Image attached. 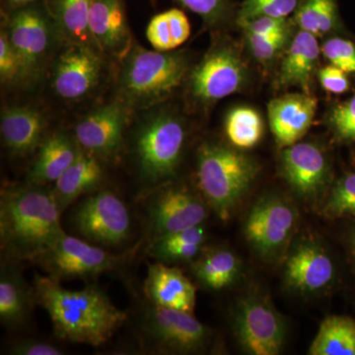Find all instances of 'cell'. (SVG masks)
<instances>
[{
    "instance_id": "d4e9b609",
    "label": "cell",
    "mask_w": 355,
    "mask_h": 355,
    "mask_svg": "<svg viewBox=\"0 0 355 355\" xmlns=\"http://www.w3.org/2000/svg\"><path fill=\"white\" fill-rule=\"evenodd\" d=\"M320 48L316 36L302 31L294 37L280 69L282 85L300 86L307 91L319 60Z\"/></svg>"
},
{
    "instance_id": "7c38bea8",
    "label": "cell",
    "mask_w": 355,
    "mask_h": 355,
    "mask_svg": "<svg viewBox=\"0 0 355 355\" xmlns=\"http://www.w3.org/2000/svg\"><path fill=\"white\" fill-rule=\"evenodd\" d=\"M207 217L205 202L181 187H166L154 193L147 207V219L153 241L202 225Z\"/></svg>"
},
{
    "instance_id": "f546056e",
    "label": "cell",
    "mask_w": 355,
    "mask_h": 355,
    "mask_svg": "<svg viewBox=\"0 0 355 355\" xmlns=\"http://www.w3.org/2000/svg\"><path fill=\"white\" fill-rule=\"evenodd\" d=\"M225 132L233 146L242 149L252 148L263 137V120L254 110L239 107L229 113Z\"/></svg>"
},
{
    "instance_id": "d6986e66",
    "label": "cell",
    "mask_w": 355,
    "mask_h": 355,
    "mask_svg": "<svg viewBox=\"0 0 355 355\" xmlns=\"http://www.w3.org/2000/svg\"><path fill=\"white\" fill-rule=\"evenodd\" d=\"M284 177L302 197L316 196L326 184L328 164L321 149L312 144H295L282 153Z\"/></svg>"
},
{
    "instance_id": "52a82bcc",
    "label": "cell",
    "mask_w": 355,
    "mask_h": 355,
    "mask_svg": "<svg viewBox=\"0 0 355 355\" xmlns=\"http://www.w3.org/2000/svg\"><path fill=\"white\" fill-rule=\"evenodd\" d=\"M144 342L160 354H195L209 345L210 331L193 314L150 303L141 320Z\"/></svg>"
},
{
    "instance_id": "ba28073f",
    "label": "cell",
    "mask_w": 355,
    "mask_h": 355,
    "mask_svg": "<svg viewBox=\"0 0 355 355\" xmlns=\"http://www.w3.org/2000/svg\"><path fill=\"white\" fill-rule=\"evenodd\" d=\"M71 223L81 237L101 247H116L132 233V216L127 205L112 191H98L79 202Z\"/></svg>"
},
{
    "instance_id": "4fadbf2b",
    "label": "cell",
    "mask_w": 355,
    "mask_h": 355,
    "mask_svg": "<svg viewBox=\"0 0 355 355\" xmlns=\"http://www.w3.org/2000/svg\"><path fill=\"white\" fill-rule=\"evenodd\" d=\"M100 51L84 44H69L53 67V90L62 99H83L100 83L104 64Z\"/></svg>"
},
{
    "instance_id": "3957f363",
    "label": "cell",
    "mask_w": 355,
    "mask_h": 355,
    "mask_svg": "<svg viewBox=\"0 0 355 355\" xmlns=\"http://www.w3.org/2000/svg\"><path fill=\"white\" fill-rule=\"evenodd\" d=\"M257 173L256 162L234 149L205 144L198 151V186L222 220L230 217Z\"/></svg>"
},
{
    "instance_id": "5bb4252c",
    "label": "cell",
    "mask_w": 355,
    "mask_h": 355,
    "mask_svg": "<svg viewBox=\"0 0 355 355\" xmlns=\"http://www.w3.org/2000/svg\"><path fill=\"white\" fill-rule=\"evenodd\" d=\"M6 32L28 76H36L48 60L53 44V30L48 17L35 7L20 9L11 16Z\"/></svg>"
},
{
    "instance_id": "836d02e7",
    "label": "cell",
    "mask_w": 355,
    "mask_h": 355,
    "mask_svg": "<svg viewBox=\"0 0 355 355\" xmlns=\"http://www.w3.org/2000/svg\"><path fill=\"white\" fill-rule=\"evenodd\" d=\"M0 76L2 83L9 84L19 83L29 77L6 31H2L0 36Z\"/></svg>"
},
{
    "instance_id": "9c48e42d",
    "label": "cell",
    "mask_w": 355,
    "mask_h": 355,
    "mask_svg": "<svg viewBox=\"0 0 355 355\" xmlns=\"http://www.w3.org/2000/svg\"><path fill=\"white\" fill-rule=\"evenodd\" d=\"M234 331L248 354L277 355L286 342V324L266 298L249 295L237 303Z\"/></svg>"
},
{
    "instance_id": "cb8c5ba5",
    "label": "cell",
    "mask_w": 355,
    "mask_h": 355,
    "mask_svg": "<svg viewBox=\"0 0 355 355\" xmlns=\"http://www.w3.org/2000/svg\"><path fill=\"white\" fill-rule=\"evenodd\" d=\"M102 178L103 170L97 156L83 153L81 149L76 160L51 189L60 211L64 212L84 193L94 191L101 183Z\"/></svg>"
},
{
    "instance_id": "8d00e7d4",
    "label": "cell",
    "mask_w": 355,
    "mask_h": 355,
    "mask_svg": "<svg viewBox=\"0 0 355 355\" xmlns=\"http://www.w3.org/2000/svg\"><path fill=\"white\" fill-rule=\"evenodd\" d=\"M331 123L340 139L355 140V95L333 110Z\"/></svg>"
},
{
    "instance_id": "4316f807",
    "label": "cell",
    "mask_w": 355,
    "mask_h": 355,
    "mask_svg": "<svg viewBox=\"0 0 355 355\" xmlns=\"http://www.w3.org/2000/svg\"><path fill=\"white\" fill-rule=\"evenodd\" d=\"M311 355H355V322L349 317L331 316L322 322L311 345Z\"/></svg>"
},
{
    "instance_id": "6da1fadb",
    "label": "cell",
    "mask_w": 355,
    "mask_h": 355,
    "mask_svg": "<svg viewBox=\"0 0 355 355\" xmlns=\"http://www.w3.org/2000/svg\"><path fill=\"white\" fill-rule=\"evenodd\" d=\"M37 304L48 313L58 338L100 347L108 342L127 320L99 287L69 291L49 275H34Z\"/></svg>"
},
{
    "instance_id": "f1b7e54d",
    "label": "cell",
    "mask_w": 355,
    "mask_h": 355,
    "mask_svg": "<svg viewBox=\"0 0 355 355\" xmlns=\"http://www.w3.org/2000/svg\"><path fill=\"white\" fill-rule=\"evenodd\" d=\"M191 35V25L183 11L171 9L154 16L147 26L146 37L159 51H171L183 44Z\"/></svg>"
},
{
    "instance_id": "74e56055",
    "label": "cell",
    "mask_w": 355,
    "mask_h": 355,
    "mask_svg": "<svg viewBox=\"0 0 355 355\" xmlns=\"http://www.w3.org/2000/svg\"><path fill=\"white\" fill-rule=\"evenodd\" d=\"M13 355H62V350L57 345L44 340L25 338L13 343L9 349Z\"/></svg>"
},
{
    "instance_id": "7bdbcfd3",
    "label": "cell",
    "mask_w": 355,
    "mask_h": 355,
    "mask_svg": "<svg viewBox=\"0 0 355 355\" xmlns=\"http://www.w3.org/2000/svg\"><path fill=\"white\" fill-rule=\"evenodd\" d=\"M352 252H354V258H355V233H354V237H352Z\"/></svg>"
},
{
    "instance_id": "44dd1931",
    "label": "cell",
    "mask_w": 355,
    "mask_h": 355,
    "mask_svg": "<svg viewBox=\"0 0 355 355\" xmlns=\"http://www.w3.org/2000/svg\"><path fill=\"white\" fill-rule=\"evenodd\" d=\"M37 304L34 286L23 277L18 263L4 260L0 270V321L7 328H18L29 320Z\"/></svg>"
},
{
    "instance_id": "1f68e13d",
    "label": "cell",
    "mask_w": 355,
    "mask_h": 355,
    "mask_svg": "<svg viewBox=\"0 0 355 355\" xmlns=\"http://www.w3.org/2000/svg\"><path fill=\"white\" fill-rule=\"evenodd\" d=\"M299 0H246L239 13V23L268 17L286 18L295 10Z\"/></svg>"
},
{
    "instance_id": "4dcf8cb0",
    "label": "cell",
    "mask_w": 355,
    "mask_h": 355,
    "mask_svg": "<svg viewBox=\"0 0 355 355\" xmlns=\"http://www.w3.org/2000/svg\"><path fill=\"white\" fill-rule=\"evenodd\" d=\"M336 19L334 0H306L296 14L300 29L316 37L330 32L335 27Z\"/></svg>"
},
{
    "instance_id": "ffe728a7",
    "label": "cell",
    "mask_w": 355,
    "mask_h": 355,
    "mask_svg": "<svg viewBox=\"0 0 355 355\" xmlns=\"http://www.w3.org/2000/svg\"><path fill=\"white\" fill-rule=\"evenodd\" d=\"M144 288L154 305L191 314L195 311L196 287L176 266L159 261L149 266Z\"/></svg>"
},
{
    "instance_id": "b9f144b4",
    "label": "cell",
    "mask_w": 355,
    "mask_h": 355,
    "mask_svg": "<svg viewBox=\"0 0 355 355\" xmlns=\"http://www.w3.org/2000/svg\"><path fill=\"white\" fill-rule=\"evenodd\" d=\"M32 1H34V0H10L11 4L15 6H24Z\"/></svg>"
},
{
    "instance_id": "e575fe53",
    "label": "cell",
    "mask_w": 355,
    "mask_h": 355,
    "mask_svg": "<svg viewBox=\"0 0 355 355\" xmlns=\"http://www.w3.org/2000/svg\"><path fill=\"white\" fill-rule=\"evenodd\" d=\"M322 51L331 65L347 73H355V44L352 42L342 38L330 39L324 44Z\"/></svg>"
},
{
    "instance_id": "2e32d148",
    "label": "cell",
    "mask_w": 355,
    "mask_h": 355,
    "mask_svg": "<svg viewBox=\"0 0 355 355\" xmlns=\"http://www.w3.org/2000/svg\"><path fill=\"white\" fill-rule=\"evenodd\" d=\"M89 28L101 53L125 58L132 50V34L121 0H93Z\"/></svg>"
},
{
    "instance_id": "60d3db41",
    "label": "cell",
    "mask_w": 355,
    "mask_h": 355,
    "mask_svg": "<svg viewBox=\"0 0 355 355\" xmlns=\"http://www.w3.org/2000/svg\"><path fill=\"white\" fill-rule=\"evenodd\" d=\"M182 6L198 14L205 19L216 20L221 13L223 2L222 0H178Z\"/></svg>"
},
{
    "instance_id": "e0dca14e",
    "label": "cell",
    "mask_w": 355,
    "mask_h": 355,
    "mask_svg": "<svg viewBox=\"0 0 355 355\" xmlns=\"http://www.w3.org/2000/svg\"><path fill=\"white\" fill-rule=\"evenodd\" d=\"M317 111V100L309 94L291 93L268 105L270 130L279 146H293L308 132Z\"/></svg>"
},
{
    "instance_id": "5b68a950",
    "label": "cell",
    "mask_w": 355,
    "mask_h": 355,
    "mask_svg": "<svg viewBox=\"0 0 355 355\" xmlns=\"http://www.w3.org/2000/svg\"><path fill=\"white\" fill-rule=\"evenodd\" d=\"M186 139L181 121L174 114L159 112L135 135V157L140 177L149 186L167 181L176 172Z\"/></svg>"
},
{
    "instance_id": "603a6c76",
    "label": "cell",
    "mask_w": 355,
    "mask_h": 355,
    "mask_svg": "<svg viewBox=\"0 0 355 355\" xmlns=\"http://www.w3.org/2000/svg\"><path fill=\"white\" fill-rule=\"evenodd\" d=\"M81 147L64 132H55L42 141L36 160L27 176V183L46 184L53 183L76 160Z\"/></svg>"
},
{
    "instance_id": "484cf974",
    "label": "cell",
    "mask_w": 355,
    "mask_h": 355,
    "mask_svg": "<svg viewBox=\"0 0 355 355\" xmlns=\"http://www.w3.org/2000/svg\"><path fill=\"white\" fill-rule=\"evenodd\" d=\"M92 1L55 0V25L67 44H84L96 48L89 28Z\"/></svg>"
},
{
    "instance_id": "8fae6325",
    "label": "cell",
    "mask_w": 355,
    "mask_h": 355,
    "mask_svg": "<svg viewBox=\"0 0 355 355\" xmlns=\"http://www.w3.org/2000/svg\"><path fill=\"white\" fill-rule=\"evenodd\" d=\"M246 78L244 64L238 53L226 46L210 50L191 72V94L210 104L237 92Z\"/></svg>"
},
{
    "instance_id": "277c9868",
    "label": "cell",
    "mask_w": 355,
    "mask_h": 355,
    "mask_svg": "<svg viewBox=\"0 0 355 355\" xmlns=\"http://www.w3.org/2000/svg\"><path fill=\"white\" fill-rule=\"evenodd\" d=\"M120 74L123 101L137 108H148L163 101L180 85L187 72L181 53L132 49L125 57Z\"/></svg>"
},
{
    "instance_id": "83f0119b",
    "label": "cell",
    "mask_w": 355,
    "mask_h": 355,
    "mask_svg": "<svg viewBox=\"0 0 355 355\" xmlns=\"http://www.w3.org/2000/svg\"><path fill=\"white\" fill-rule=\"evenodd\" d=\"M239 268V261L232 252L216 249L193 263V272L207 288L220 291L234 282Z\"/></svg>"
},
{
    "instance_id": "ab89813d",
    "label": "cell",
    "mask_w": 355,
    "mask_h": 355,
    "mask_svg": "<svg viewBox=\"0 0 355 355\" xmlns=\"http://www.w3.org/2000/svg\"><path fill=\"white\" fill-rule=\"evenodd\" d=\"M320 83L324 90L334 94H342L349 88V80L347 72L338 69L335 65L324 67L319 72Z\"/></svg>"
},
{
    "instance_id": "d590c367",
    "label": "cell",
    "mask_w": 355,
    "mask_h": 355,
    "mask_svg": "<svg viewBox=\"0 0 355 355\" xmlns=\"http://www.w3.org/2000/svg\"><path fill=\"white\" fill-rule=\"evenodd\" d=\"M288 38V30L268 36H256L247 35L248 43L250 44L252 53L257 60L266 62L279 55L284 48Z\"/></svg>"
},
{
    "instance_id": "8992f818",
    "label": "cell",
    "mask_w": 355,
    "mask_h": 355,
    "mask_svg": "<svg viewBox=\"0 0 355 355\" xmlns=\"http://www.w3.org/2000/svg\"><path fill=\"white\" fill-rule=\"evenodd\" d=\"M121 261V256L64 232L31 263L60 282L64 279H93L116 270Z\"/></svg>"
},
{
    "instance_id": "d6a6232c",
    "label": "cell",
    "mask_w": 355,
    "mask_h": 355,
    "mask_svg": "<svg viewBox=\"0 0 355 355\" xmlns=\"http://www.w3.org/2000/svg\"><path fill=\"white\" fill-rule=\"evenodd\" d=\"M324 211L331 217L355 214V173L343 177L338 182L324 205Z\"/></svg>"
},
{
    "instance_id": "f35d334b",
    "label": "cell",
    "mask_w": 355,
    "mask_h": 355,
    "mask_svg": "<svg viewBox=\"0 0 355 355\" xmlns=\"http://www.w3.org/2000/svg\"><path fill=\"white\" fill-rule=\"evenodd\" d=\"M244 28L247 35H256V36H268L288 30L286 18L263 17L248 21L240 24Z\"/></svg>"
},
{
    "instance_id": "ac0fdd59",
    "label": "cell",
    "mask_w": 355,
    "mask_h": 355,
    "mask_svg": "<svg viewBox=\"0 0 355 355\" xmlns=\"http://www.w3.org/2000/svg\"><path fill=\"white\" fill-rule=\"evenodd\" d=\"M334 277L335 266L330 254L316 243H301L286 263L287 284L302 293L321 291L330 286Z\"/></svg>"
},
{
    "instance_id": "30bf717a",
    "label": "cell",
    "mask_w": 355,
    "mask_h": 355,
    "mask_svg": "<svg viewBox=\"0 0 355 355\" xmlns=\"http://www.w3.org/2000/svg\"><path fill=\"white\" fill-rule=\"evenodd\" d=\"M297 221L293 205L275 196L254 205L245 224L248 241L265 258H277L286 251Z\"/></svg>"
},
{
    "instance_id": "9a60e30c",
    "label": "cell",
    "mask_w": 355,
    "mask_h": 355,
    "mask_svg": "<svg viewBox=\"0 0 355 355\" xmlns=\"http://www.w3.org/2000/svg\"><path fill=\"white\" fill-rule=\"evenodd\" d=\"M127 123V111L120 103H110L91 112L76 128L77 144L86 153L108 157L120 148Z\"/></svg>"
},
{
    "instance_id": "7a4b0ae2",
    "label": "cell",
    "mask_w": 355,
    "mask_h": 355,
    "mask_svg": "<svg viewBox=\"0 0 355 355\" xmlns=\"http://www.w3.org/2000/svg\"><path fill=\"white\" fill-rule=\"evenodd\" d=\"M51 190L41 184L9 186L0 198V244L4 260L32 261L64 230Z\"/></svg>"
},
{
    "instance_id": "7402d4cb",
    "label": "cell",
    "mask_w": 355,
    "mask_h": 355,
    "mask_svg": "<svg viewBox=\"0 0 355 355\" xmlns=\"http://www.w3.org/2000/svg\"><path fill=\"white\" fill-rule=\"evenodd\" d=\"M43 114L30 107H10L2 112L0 130L4 146L12 155H29L42 144Z\"/></svg>"
}]
</instances>
